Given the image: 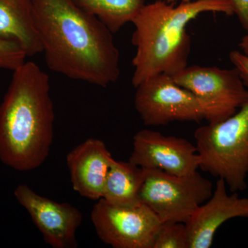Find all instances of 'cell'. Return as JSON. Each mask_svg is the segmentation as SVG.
Segmentation results:
<instances>
[{
	"label": "cell",
	"instance_id": "3957f363",
	"mask_svg": "<svg viewBox=\"0 0 248 248\" xmlns=\"http://www.w3.org/2000/svg\"><path fill=\"white\" fill-rule=\"evenodd\" d=\"M205 13L232 16L234 10L230 0H192L176 6L163 0L145 4L132 22L134 87L158 75L174 76L187 66L191 38L187 27Z\"/></svg>",
	"mask_w": 248,
	"mask_h": 248
},
{
	"label": "cell",
	"instance_id": "8992f818",
	"mask_svg": "<svg viewBox=\"0 0 248 248\" xmlns=\"http://www.w3.org/2000/svg\"><path fill=\"white\" fill-rule=\"evenodd\" d=\"M172 77L195 96L208 124L226 120L248 100V89L234 68L187 66Z\"/></svg>",
	"mask_w": 248,
	"mask_h": 248
},
{
	"label": "cell",
	"instance_id": "7a4b0ae2",
	"mask_svg": "<svg viewBox=\"0 0 248 248\" xmlns=\"http://www.w3.org/2000/svg\"><path fill=\"white\" fill-rule=\"evenodd\" d=\"M55 114L50 78L33 62L14 71L0 104V160L17 171L45 162L53 141Z\"/></svg>",
	"mask_w": 248,
	"mask_h": 248
},
{
	"label": "cell",
	"instance_id": "e0dca14e",
	"mask_svg": "<svg viewBox=\"0 0 248 248\" xmlns=\"http://www.w3.org/2000/svg\"><path fill=\"white\" fill-rule=\"evenodd\" d=\"M27 53L18 44L0 37V71L14 72L26 62Z\"/></svg>",
	"mask_w": 248,
	"mask_h": 248
},
{
	"label": "cell",
	"instance_id": "2e32d148",
	"mask_svg": "<svg viewBox=\"0 0 248 248\" xmlns=\"http://www.w3.org/2000/svg\"><path fill=\"white\" fill-rule=\"evenodd\" d=\"M153 248H188L186 223L161 222L155 235Z\"/></svg>",
	"mask_w": 248,
	"mask_h": 248
},
{
	"label": "cell",
	"instance_id": "5b68a950",
	"mask_svg": "<svg viewBox=\"0 0 248 248\" xmlns=\"http://www.w3.org/2000/svg\"><path fill=\"white\" fill-rule=\"evenodd\" d=\"M145 170L140 201L161 222L186 223L213 195V184L198 172L178 176L159 170Z\"/></svg>",
	"mask_w": 248,
	"mask_h": 248
},
{
	"label": "cell",
	"instance_id": "8fae6325",
	"mask_svg": "<svg viewBox=\"0 0 248 248\" xmlns=\"http://www.w3.org/2000/svg\"><path fill=\"white\" fill-rule=\"evenodd\" d=\"M226 182L218 178L213 195L186 223L188 248H209L218 228L228 220L248 217V198L228 194Z\"/></svg>",
	"mask_w": 248,
	"mask_h": 248
},
{
	"label": "cell",
	"instance_id": "5bb4252c",
	"mask_svg": "<svg viewBox=\"0 0 248 248\" xmlns=\"http://www.w3.org/2000/svg\"><path fill=\"white\" fill-rule=\"evenodd\" d=\"M146 170L128 161L111 163L102 198L114 205H133L141 202L140 191L146 179Z\"/></svg>",
	"mask_w": 248,
	"mask_h": 248
},
{
	"label": "cell",
	"instance_id": "ac0fdd59",
	"mask_svg": "<svg viewBox=\"0 0 248 248\" xmlns=\"http://www.w3.org/2000/svg\"><path fill=\"white\" fill-rule=\"evenodd\" d=\"M229 58L248 89V57L239 50H232L230 53Z\"/></svg>",
	"mask_w": 248,
	"mask_h": 248
},
{
	"label": "cell",
	"instance_id": "9c48e42d",
	"mask_svg": "<svg viewBox=\"0 0 248 248\" xmlns=\"http://www.w3.org/2000/svg\"><path fill=\"white\" fill-rule=\"evenodd\" d=\"M129 161L143 169H156L174 175L197 172L200 158L197 147L186 139L141 130L133 137Z\"/></svg>",
	"mask_w": 248,
	"mask_h": 248
},
{
	"label": "cell",
	"instance_id": "7c38bea8",
	"mask_svg": "<svg viewBox=\"0 0 248 248\" xmlns=\"http://www.w3.org/2000/svg\"><path fill=\"white\" fill-rule=\"evenodd\" d=\"M113 159L105 143L98 139H88L73 148L66 156L73 190L89 200L102 199Z\"/></svg>",
	"mask_w": 248,
	"mask_h": 248
},
{
	"label": "cell",
	"instance_id": "ba28073f",
	"mask_svg": "<svg viewBox=\"0 0 248 248\" xmlns=\"http://www.w3.org/2000/svg\"><path fill=\"white\" fill-rule=\"evenodd\" d=\"M135 89V109L147 126L204 120L203 110L197 98L177 84L172 76L152 77Z\"/></svg>",
	"mask_w": 248,
	"mask_h": 248
},
{
	"label": "cell",
	"instance_id": "7402d4cb",
	"mask_svg": "<svg viewBox=\"0 0 248 248\" xmlns=\"http://www.w3.org/2000/svg\"><path fill=\"white\" fill-rule=\"evenodd\" d=\"M247 184H248V180H247Z\"/></svg>",
	"mask_w": 248,
	"mask_h": 248
},
{
	"label": "cell",
	"instance_id": "ffe728a7",
	"mask_svg": "<svg viewBox=\"0 0 248 248\" xmlns=\"http://www.w3.org/2000/svg\"><path fill=\"white\" fill-rule=\"evenodd\" d=\"M239 47L241 48V51L242 52L244 55L248 57V35H245L242 39H241V42L239 43Z\"/></svg>",
	"mask_w": 248,
	"mask_h": 248
},
{
	"label": "cell",
	"instance_id": "9a60e30c",
	"mask_svg": "<svg viewBox=\"0 0 248 248\" xmlns=\"http://www.w3.org/2000/svg\"><path fill=\"white\" fill-rule=\"evenodd\" d=\"M81 9L93 15L112 32L120 31L145 5L144 0H74Z\"/></svg>",
	"mask_w": 248,
	"mask_h": 248
},
{
	"label": "cell",
	"instance_id": "6da1fadb",
	"mask_svg": "<svg viewBox=\"0 0 248 248\" xmlns=\"http://www.w3.org/2000/svg\"><path fill=\"white\" fill-rule=\"evenodd\" d=\"M34 21L51 71L106 88L120 76L112 32L74 0H33Z\"/></svg>",
	"mask_w": 248,
	"mask_h": 248
},
{
	"label": "cell",
	"instance_id": "52a82bcc",
	"mask_svg": "<svg viewBox=\"0 0 248 248\" xmlns=\"http://www.w3.org/2000/svg\"><path fill=\"white\" fill-rule=\"evenodd\" d=\"M91 221L99 239L114 248H153L161 222L145 204L114 205L98 200Z\"/></svg>",
	"mask_w": 248,
	"mask_h": 248
},
{
	"label": "cell",
	"instance_id": "d6986e66",
	"mask_svg": "<svg viewBox=\"0 0 248 248\" xmlns=\"http://www.w3.org/2000/svg\"><path fill=\"white\" fill-rule=\"evenodd\" d=\"M234 14L237 16L240 24L248 32V0H230Z\"/></svg>",
	"mask_w": 248,
	"mask_h": 248
},
{
	"label": "cell",
	"instance_id": "277c9868",
	"mask_svg": "<svg viewBox=\"0 0 248 248\" xmlns=\"http://www.w3.org/2000/svg\"><path fill=\"white\" fill-rule=\"evenodd\" d=\"M194 138L200 169L223 179L231 192L248 188V100L226 120L197 128Z\"/></svg>",
	"mask_w": 248,
	"mask_h": 248
},
{
	"label": "cell",
	"instance_id": "30bf717a",
	"mask_svg": "<svg viewBox=\"0 0 248 248\" xmlns=\"http://www.w3.org/2000/svg\"><path fill=\"white\" fill-rule=\"evenodd\" d=\"M14 195L47 244L53 248L78 247L77 231L83 220L79 209L39 195L25 184L18 186Z\"/></svg>",
	"mask_w": 248,
	"mask_h": 248
},
{
	"label": "cell",
	"instance_id": "44dd1931",
	"mask_svg": "<svg viewBox=\"0 0 248 248\" xmlns=\"http://www.w3.org/2000/svg\"><path fill=\"white\" fill-rule=\"evenodd\" d=\"M168 3L174 2L176 1H181L182 2H187V1H192V0H163Z\"/></svg>",
	"mask_w": 248,
	"mask_h": 248
},
{
	"label": "cell",
	"instance_id": "4fadbf2b",
	"mask_svg": "<svg viewBox=\"0 0 248 248\" xmlns=\"http://www.w3.org/2000/svg\"><path fill=\"white\" fill-rule=\"evenodd\" d=\"M0 37L18 44L27 57L42 53L34 21L33 0H0Z\"/></svg>",
	"mask_w": 248,
	"mask_h": 248
}]
</instances>
